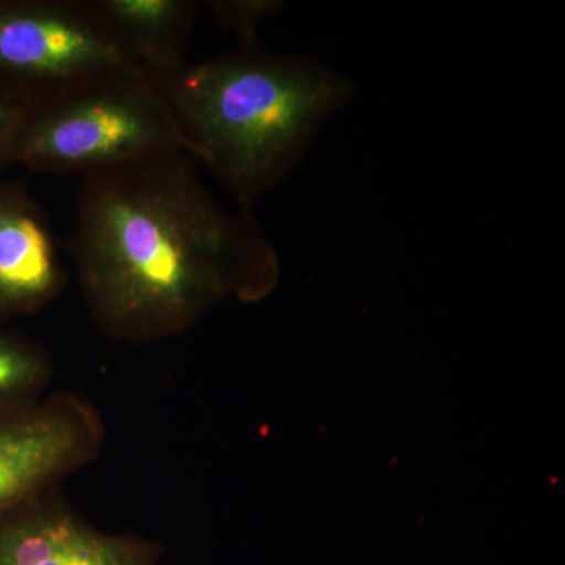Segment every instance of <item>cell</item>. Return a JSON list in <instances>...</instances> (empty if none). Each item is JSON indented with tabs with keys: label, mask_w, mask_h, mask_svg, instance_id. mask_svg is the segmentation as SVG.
<instances>
[{
	"label": "cell",
	"mask_w": 565,
	"mask_h": 565,
	"mask_svg": "<svg viewBox=\"0 0 565 565\" xmlns=\"http://www.w3.org/2000/svg\"><path fill=\"white\" fill-rule=\"evenodd\" d=\"M66 285L58 241L21 181L0 178V327L39 313Z\"/></svg>",
	"instance_id": "7"
},
{
	"label": "cell",
	"mask_w": 565,
	"mask_h": 565,
	"mask_svg": "<svg viewBox=\"0 0 565 565\" xmlns=\"http://www.w3.org/2000/svg\"><path fill=\"white\" fill-rule=\"evenodd\" d=\"M54 360L40 343L0 327V408L33 403L47 394Z\"/></svg>",
	"instance_id": "9"
},
{
	"label": "cell",
	"mask_w": 565,
	"mask_h": 565,
	"mask_svg": "<svg viewBox=\"0 0 565 565\" xmlns=\"http://www.w3.org/2000/svg\"><path fill=\"white\" fill-rule=\"evenodd\" d=\"M120 32L145 76L180 68L199 17L193 0H93Z\"/></svg>",
	"instance_id": "8"
},
{
	"label": "cell",
	"mask_w": 565,
	"mask_h": 565,
	"mask_svg": "<svg viewBox=\"0 0 565 565\" xmlns=\"http://www.w3.org/2000/svg\"><path fill=\"white\" fill-rule=\"evenodd\" d=\"M140 70L93 0H0V90L25 110Z\"/></svg>",
	"instance_id": "4"
},
{
	"label": "cell",
	"mask_w": 565,
	"mask_h": 565,
	"mask_svg": "<svg viewBox=\"0 0 565 565\" xmlns=\"http://www.w3.org/2000/svg\"><path fill=\"white\" fill-rule=\"evenodd\" d=\"M148 79L188 134L196 159L248 211L296 169L322 122L353 93L341 74L263 44L185 62Z\"/></svg>",
	"instance_id": "2"
},
{
	"label": "cell",
	"mask_w": 565,
	"mask_h": 565,
	"mask_svg": "<svg viewBox=\"0 0 565 565\" xmlns=\"http://www.w3.org/2000/svg\"><path fill=\"white\" fill-rule=\"evenodd\" d=\"M158 542L92 525L62 487L0 515V565H159Z\"/></svg>",
	"instance_id": "6"
},
{
	"label": "cell",
	"mask_w": 565,
	"mask_h": 565,
	"mask_svg": "<svg viewBox=\"0 0 565 565\" xmlns=\"http://www.w3.org/2000/svg\"><path fill=\"white\" fill-rule=\"evenodd\" d=\"M25 109L0 90V178L17 163L18 139Z\"/></svg>",
	"instance_id": "11"
},
{
	"label": "cell",
	"mask_w": 565,
	"mask_h": 565,
	"mask_svg": "<svg viewBox=\"0 0 565 565\" xmlns=\"http://www.w3.org/2000/svg\"><path fill=\"white\" fill-rule=\"evenodd\" d=\"M167 152L196 150L143 71L110 74L25 110L17 163L88 174Z\"/></svg>",
	"instance_id": "3"
},
{
	"label": "cell",
	"mask_w": 565,
	"mask_h": 565,
	"mask_svg": "<svg viewBox=\"0 0 565 565\" xmlns=\"http://www.w3.org/2000/svg\"><path fill=\"white\" fill-rule=\"evenodd\" d=\"M207 9L222 29L232 32L239 47L259 46L258 28L281 10L278 0H211Z\"/></svg>",
	"instance_id": "10"
},
{
	"label": "cell",
	"mask_w": 565,
	"mask_h": 565,
	"mask_svg": "<svg viewBox=\"0 0 565 565\" xmlns=\"http://www.w3.org/2000/svg\"><path fill=\"white\" fill-rule=\"evenodd\" d=\"M106 437L102 412L79 393L0 408V515L95 463Z\"/></svg>",
	"instance_id": "5"
},
{
	"label": "cell",
	"mask_w": 565,
	"mask_h": 565,
	"mask_svg": "<svg viewBox=\"0 0 565 565\" xmlns=\"http://www.w3.org/2000/svg\"><path fill=\"white\" fill-rule=\"evenodd\" d=\"M185 152L84 178L68 250L93 322L107 338L181 337L230 297L256 302L280 277L248 210L215 200Z\"/></svg>",
	"instance_id": "1"
}]
</instances>
